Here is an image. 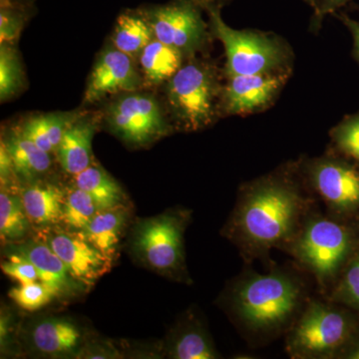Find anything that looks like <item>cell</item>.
Here are the masks:
<instances>
[{
    "mask_svg": "<svg viewBox=\"0 0 359 359\" xmlns=\"http://www.w3.org/2000/svg\"><path fill=\"white\" fill-rule=\"evenodd\" d=\"M27 86L25 65L16 45L0 44V101L13 100Z\"/></svg>",
    "mask_w": 359,
    "mask_h": 359,
    "instance_id": "cb8c5ba5",
    "label": "cell"
},
{
    "mask_svg": "<svg viewBox=\"0 0 359 359\" xmlns=\"http://www.w3.org/2000/svg\"><path fill=\"white\" fill-rule=\"evenodd\" d=\"M128 222V210L124 205L99 211L87 228L79 231L88 242L107 257L117 250Z\"/></svg>",
    "mask_w": 359,
    "mask_h": 359,
    "instance_id": "7402d4cb",
    "label": "cell"
},
{
    "mask_svg": "<svg viewBox=\"0 0 359 359\" xmlns=\"http://www.w3.org/2000/svg\"><path fill=\"white\" fill-rule=\"evenodd\" d=\"M334 137L341 150L359 160V116L341 123L334 130Z\"/></svg>",
    "mask_w": 359,
    "mask_h": 359,
    "instance_id": "4dcf8cb0",
    "label": "cell"
},
{
    "mask_svg": "<svg viewBox=\"0 0 359 359\" xmlns=\"http://www.w3.org/2000/svg\"><path fill=\"white\" fill-rule=\"evenodd\" d=\"M13 176L16 177L13 160H11L6 145L1 141V146H0V180H1L2 188H6L7 184L11 183Z\"/></svg>",
    "mask_w": 359,
    "mask_h": 359,
    "instance_id": "836d02e7",
    "label": "cell"
},
{
    "mask_svg": "<svg viewBox=\"0 0 359 359\" xmlns=\"http://www.w3.org/2000/svg\"><path fill=\"white\" fill-rule=\"evenodd\" d=\"M302 1L306 2V4H309V6H311L314 11L316 8H318L320 0H302Z\"/></svg>",
    "mask_w": 359,
    "mask_h": 359,
    "instance_id": "74e56055",
    "label": "cell"
},
{
    "mask_svg": "<svg viewBox=\"0 0 359 359\" xmlns=\"http://www.w3.org/2000/svg\"><path fill=\"white\" fill-rule=\"evenodd\" d=\"M340 18L344 21V25L348 27L351 32L353 33L356 53H358L359 57V22H358V21L351 20V18H347L346 15H341L340 16Z\"/></svg>",
    "mask_w": 359,
    "mask_h": 359,
    "instance_id": "e575fe53",
    "label": "cell"
},
{
    "mask_svg": "<svg viewBox=\"0 0 359 359\" xmlns=\"http://www.w3.org/2000/svg\"><path fill=\"white\" fill-rule=\"evenodd\" d=\"M351 0H320L318 8L313 11V27L314 29L320 27L323 20L328 14L334 13L340 7L346 6Z\"/></svg>",
    "mask_w": 359,
    "mask_h": 359,
    "instance_id": "d6a6232c",
    "label": "cell"
},
{
    "mask_svg": "<svg viewBox=\"0 0 359 359\" xmlns=\"http://www.w3.org/2000/svg\"><path fill=\"white\" fill-rule=\"evenodd\" d=\"M84 110L69 112L41 113L29 116L18 127L26 138L45 152H56L66 130L81 115Z\"/></svg>",
    "mask_w": 359,
    "mask_h": 359,
    "instance_id": "ffe728a7",
    "label": "cell"
},
{
    "mask_svg": "<svg viewBox=\"0 0 359 359\" xmlns=\"http://www.w3.org/2000/svg\"><path fill=\"white\" fill-rule=\"evenodd\" d=\"M11 330L8 316H7V314L2 313L1 320H0V341H1V347L6 346Z\"/></svg>",
    "mask_w": 359,
    "mask_h": 359,
    "instance_id": "8d00e7d4",
    "label": "cell"
},
{
    "mask_svg": "<svg viewBox=\"0 0 359 359\" xmlns=\"http://www.w3.org/2000/svg\"><path fill=\"white\" fill-rule=\"evenodd\" d=\"M100 123L101 112L84 109L66 130L55 152L66 173L75 176L92 164V141Z\"/></svg>",
    "mask_w": 359,
    "mask_h": 359,
    "instance_id": "5bb4252c",
    "label": "cell"
},
{
    "mask_svg": "<svg viewBox=\"0 0 359 359\" xmlns=\"http://www.w3.org/2000/svg\"><path fill=\"white\" fill-rule=\"evenodd\" d=\"M1 141L11 155L18 179L33 183L48 173L52 164L50 154L23 136L20 129L9 130Z\"/></svg>",
    "mask_w": 359,
    "mask_h": 359,
    "instance_id": "d6986e66",
    "label": "cell"
},
{
    "mask_svg": "<svg viewBox=\"0 0 359 359\" xmlns=\"http://www.w3.org/2000/svg\"><path fill=\"white\" fill-rule=\"evenodd\" d=\"M214 347L202 332L187 330L175 340L171 356L177 359H214Z\"/></svg>",
    "mask_w": 359,
    "mask_h": 359,
    "instance_id": "83f0119b",
    "label": "cell"
},
{
    "mask_svg": "<svg viewBox=\"0 0 359 359\" xmlns=\"http://www.w3.org/2000/svg\"><path fill=\"white\" fill-rule=\"evenodd\" d=\"M154 39L152 27L138 7L125 9L119 14L110 42L116 48L137 60L142 50Z\"/></svg>",
    "mask_w": 359,
    "mask_h": 359,
    "instance_id": "44dd1931",
    "label": "cell"
},
{
    "mask_svg": "<svg viewBox=\"0 0 359 359\" xmlns=\"http://www.w3.org/2000/svg\"><path fill=\"white\" fill-rule=\"evenodd\" d=\"M32 340L34 348L45 355H68L76 353L79 349L82 332L68 318H49L35 325Z\"/></svg>",
    "mask_w": 359,
    "mask_h": 359,
    "instance_id": "2e32d148",
    "label": "cell"
},
{
    "mask_svg": "<svg viewBox=\"0 0 359 359\" xmlns=\"http://www.w3.org/2000/svg\"><path fill=\"white\" fill-rule=\"evenodd\" d=\"M99 212L94 200L81 189L75 187L66 195L62 222L71 231H82Z\"/></svg>",
    "mask_w": 359,
    "mask_h": 359,
    "instance_id": "4316f807",
    "label": "cell"
},
{
    "mask_svg": "<svg viewBox=\"0 0 359 359\" xmlns=\"http://www.w3.org/2000/svg\"><path fill=\"white\" fill-rule=\"evenodd\" d=\"M349 236L334 222L320 219L309 224L297 245L299 257L316 275H334L348 252Z\"/></svg>",
    "mask_w": 359,
    "mask_h": 359,
    "instance_id": "30bf717a",
    "label": "cell"
},
{
    "mask_svg": "<svg viewBox=\"0 0 359 359\" xmlns=\"http://www.w3.org/2000/svg\"><path fill=\"white\" fill-rule=\"evenodd\" d=\"M205 13L212 36L224 45L226 76L290 72L292 51L276 35L231 28L219 9Z\"/></svg>",
    "mask_w": 359,
    "mask_h": 359,
    "instance_id": "7a4b0ae2",
    "label": "cell"
},
{
    "mask_svg": "<svg viewBox=\"0 0 359 359\" xmlns=\"http://www.w3.org/2000/svg\"><path fill=\"white\" fill-rule=\"evenodd\" d=\"M1 269L7 276L20 285L39 282V271L34 264L16 252H13L7 261L1 264Z\"/></svg>",
    "mask_w": 359,
    "mask_h": 359,
    "instance_id": "f546056e",
    "label": "cell"
},
{
    "mask_svg": "<svg viewBox=\"0 0 359 359\" xmlns=\"http://www.w3.org/2000/svg\"><path fill=\"white\" fill-rule=\"evenodd\" d=\"M35 13L36 0H0V44H18Z\"/></svg>",
    "mask_w": 359,
    "mask_h": 359,
    "instance_id": "484cf974",
    "label": "cell"
},
{
    "mask_svg": "<svg viewBox=\"0 0 359 359\" xmlns=\"http://www.w3.org/2000/svg\"><path fill=\"white\" fill-rule=\"evenodd\" d=\"M290 72L226 76L223 87L222 112L247 115L268 107L285 86Z\"/></svg>",
    "mask_w": 359,
    "mask_h": 359,
    "instance_id": "8fae6325",
    "label": "cell"
},
{
    "mask_svg": "<svg viewBox=\"0 0 359 359\" xmlns=\"http://www.w3.org/2000/svg\"><path fill=\"white\" fill-rule=\"evenodd\" d=\"M348 332V321L344 314L314 304L297 323L292 335V347L302 355H325L339 348Z\"/></svg>",
    "mask_w": 359,
    "mask_h": 359,
    "instance_id": "9c48e42d",
    "label": "cell"
},
{
    "mask_svg": "<svg viewBox=\"0 0 359 359\" xmlns=\"http://www.w3.org/2000/svg\"><path fill=\"white\" fill-rule=\"evenodd\" d=\"M13 252L22 255L34 264L39 271V282L46 285L56 297L72 294L76 289V280L47 243L28 241Z\"/></svg>",
    "mask_w": 359,
    "mask_h": 359,
    "instance_id": "9a60e30c",
    "label": "cell"
},
{
    "mask_svg": "<svg viewBox=\"0 0 359 359\" xmlns=\"http://www.w3.org/2000/svg\"><path fill=\"white\" fill-rule=\"evenodd\" d=\"M354 356H353V358H359V351H356L355 353L353 354Z\"/></svg>",
    "mask_w": 359,
    "mask_h": 359,
    "instance_id": "f35d334b",
    "label": "cell"
},
{
    "mask_svg": "<svg viewBox=\"0 0 359 359\" xmlns=\"http://www.w3.org/2000/svg\"><path fill=\"white\" fill-rule=\"evenodd\" d=\"M46 243L78 283L92 285L109 271L111 257L94 247L78 231H50L47 233Z\"/></svg>",
    "mask_w": 359,
    "mask_h": 359,
    "instance_id": "7c38bea8",
    "label": "cell"
},
{
    "mask_svg": "<svg viewBox=\"0 0 359 359\" xmlns=\"http://www.w3.org/2000/svg\"><path fill=\"white\" fill-rule=\"evenodd\" d=\"M100 112L111 133L132 147H145L173 130L162 99L148 89L113 97Z\"/></svg>",
    "mask_w": 359,
    "mask_h": 359,
    "instance_id": "277c9868",
    "label": "cell"
},
{
    "mask_svg": "<svg viewBox=\"0 0 359 359\" xmlns=\"http://www.w3.org/2000/svg\"><path fill=\"white\" fill-rule=\"evenodd\" d=\"M187 60L181 52L154 39L137 58L145 89L162 88Z\"/></svg>",
    "mask_w": 359,
    "mask_h": 359,
    "instance_id": "e0dca14e",
    "label": "cell"
},
{
    "mask_svg": "<svg viewBox=\"0 0 359 359\" xmlns=\"http://www.w3.org/2000/svg\"><path fill=\"white\" fill-rule=\"evenodd\" d=\"M299 290L290 278L278 275L250 278L238 290L237 308L243 320L254 327L280 325L294 311Z\"/></svg>",
    "mask_w": 359,
    "mask_h": 359,
    "instance_id": "8992f818",
    "label": "cell"
},
{
    "mask_svg": "<svg viewBox=\"0 0 359 359\" xmlns=\"http://www.w3.org/2000/svg\"><path fill=\"white\" fill-rule=\"evenodd\" d=\"M8 295L20 308L28 311H39L56 297L55 294L41 282L20 285L9 290Z\"/></svg>",
    "mask_w": 359,
    "mask_h": 359,
    "instance_id": "f1b7e54d",
    "label": "cell"
},
{
    "mask_svg": "<svg viewBox=\"0 0 359 359\" xmlns=\"http://www.w3.org/2000/svg\"><path fill=\"white\" fill-rule=\"evenodd\" d=\"M183 233V219L172 212L144 219L135 229V254L155 271L173 273L184 262Z\"/></svg>",
    "mask_w": 359,
    "mask_h": 359,
    "instance_id": "52a82bcc",
    "label": "cell"
},
{
    "mask_svg": "<svg viewBox=\"0 0 359 359\" xmlns=\"http://www.w3.org/2000/svg\"><path fill=\"white\" fill-rule=\"evenodd\" d=\"M20 197L32 224L47 228L62 222L66 195L59 187L33 182L22 191Z\"/></svg>",
    "mask_w": 359,
    "mask_h": 359,
    "instance_id": "ac0fdd59",
    "label": "cell"
},
{
    "mask_svg": "<svg viewBox=\"0 0 359 359\" xmlns=\"http://www.w3.org/2000/svg\"><path fill=\"white\" fill-rule=\"evenodd\" d=\"M311 180L328 204L340 211L359 205V172L344 163L320 160L311 168Z\"/></svg>",
    "mask_w": 359,
    "mask_h": 359,
    "instance_id": "4fadbf2b",
    "label": "cell"
},
{
    "mask_svg": "<svg viewBox=\"0 0 359 359\" xmlns=\"http://www.w3.org/2000/svg\"><path fill=\"white\" fill-rule=\"evenodd\" d=\"M30 219L26 214L20 196L1 188L0 193V236L4 242H20L30 230Z\"/></svg>",
    "mask_w": 359,
    "mask_h": 359,
    "instance_id": "d4e9b609",
    "label": "cell"
},
{
    "mask_svg": "<svg viewBox=\"0 0 359 359\" xmlns=\"http://www.w3.org/2000/svg\"><path fill=\"white\" fill-rule=\"evenodd\" d=\"M192 1L197 4L198 6L202 7L204 11H211V9H219L231 2V0H192Z\"/></svg>",
    "mask_w": 359,
    "mask_h": 359,
    "instance_id": "d590c367",
    "label": "cell"
},
{
    "mask_svg": "<svg viewBox=\"0 0 359 359\" xmlns=\"http://www.w3.org/2000/svg\"><path fill=\"white\" fill-rule=\"evenodd\" d=\"M299 199L292 187L282 182H264L247 196L238 215V228L245 240L269 248L290 235Z\"/></svg>",
    "mask_w": 359,
    "mask_h": 359,
    "instance_id": "3957f363",
    "label": "cell"
},
{
    "mask_svg": "<svg viewBox=\"0 0 359 359\" xmlns=\"http://www.w3.org/2000/svg\"><path fill=\"white\" fill-rule=\"evenodd\" d=\"M344 292L351 302L359 306V257L346 273Z\"/></svg>",
    "mask_w": 359,
    "mask_h": 359,
    "instance_id": "1f68e13d",
    "label": "cell"
},
{
    "mask_svg": "<svg viewBox=\"0 0 359 359\" xmlns=\"http://www.w3.org/2000/svg\"><path fill=\"white\" fill-rule=\"evenodd\" d=\"M145 89L136 59L106 45L97 56L83 95L84 105L109 100L113 97Z\"/></svg>",
    "mask_w": 359,
    "mask_h": 359,
    "instance_id": "ba28073f",
    "label": "cell"
},
{
    "mask_svg": "<svg viewBox=\"0 0 359 359\" xmlns=\"http://www.w3.org/2000/svg\"><path fill=\"white\" fill-rule=\"evenodd\" d=\"M223 87L218 70L204 56L187 59L162 87V101L172 124L186 131L212 125L223 114Z\"/></svg>",
    "mask_w": 359,
    "mask_h": 359,
    "instance_id": "6da1fadb",
    "label": "cell"
},
{
    "mask_svg": "<svg viewBox=\"0 0 359 359\" xmlns=\"http://www.w3.org/2000/svg\"><path fill=\"white\" fill-rule=\"evenodd\" d=\"M140 9L155 39L177 49L186 59L204 56L214 36L202 7L192 0H170L163 4H145Z\"/></svg>",
    "mask_w": 359,
    "mask_h": 359,
    "instance_id": "5b68a950",
    "label": "cell"
},
{
    "mask_svg": "<svg viewBox=\"0 0 359 359\" xmlns=\"http://www.w3.org/2000/svg\"><path fill=\"white\" fill-rule=\"evenodd\" d=\"M75 186L88 194L99 211L124 205L121 187L102 167L92 163L84 171L75 175Z\"/></svg>",
    "mask_w": 359,
    "mask_h": 359,
    "instance_id": "603a6c76",
    "label": "cell"
}]
</instances>
